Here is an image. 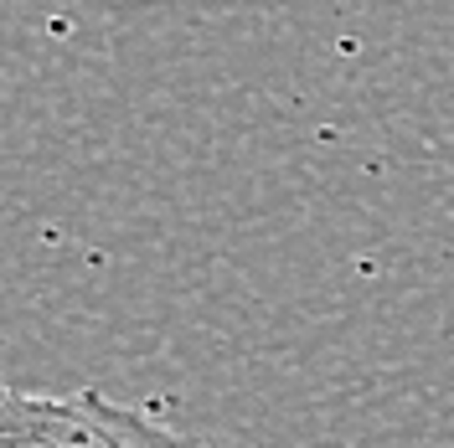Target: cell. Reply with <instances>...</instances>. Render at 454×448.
Wrapping results in <instances>:
<instances>
[{
    "mask_svg": "<svg viewBox=\"0 0 454 448\" xmlns=\"http://www.w3.org/2000/svg\"><path fill=\"white\" fill-rule=\"evenodd\" d=\"M150 448H212V444H201V438H192V433H176V428H155V438H150Z\"/></svg>",
    "mask_w": 454,
    "mask_h": 448,
    "instance_id": "obj_2",
    "label": "cell"
},
{
    "mask_svg": "<svg viewBox=\"0 0 454 448\" xmlns=\"http://www.w3.org/2000/svg\"><path fill=\"white\" fill-rule=\"evenodd\" d=\"M160 422L104 392H21L0 402V448H150Z\"/></svg>",
    "mask_w": 454,
    "mask_h": 448,
    "instance_id": "obj_1",
    "label": "cell"
}]
</instances>
